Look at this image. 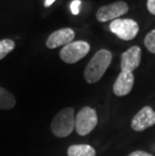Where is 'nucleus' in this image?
Instances as JSON below:
<instances>
[{
    "label": "nucleus",
    "instance_id": "obj_1",
    "mask_svg": "<svg viewBox=\"0 0 155 156\" xmlns=\"http://www.w3.org/2000/svg\"><path fill=\"white\" fill-rule=\"evenodd\" d=\"M112 62V52L107 49H100L94 55L85 69V80L89 84L100 81Z\"/></svg>",
    "mask_w": 155,
    "mask_h": 156
},
{
    "label": "nucleus",
    "instance_id": "obj_2",
    "mask_svg": "<svg viewBox=\"0 0 155 156\" xmlns=\"http://www.w3.org/2000/svg\"><path fill=\"white\" fill-rule=\"evenodd\" d=\"M75 109L68 107L61 110L55 116L51 124L52 134L57 137L64 138L70 135L75 128Z\"/></svg>",
    "mask_w": 155,
    "mask_h": 156
},
{
    "label": "nucleus",
    "instance_id": "obj_3",
    "mask_svg": "<svg viewBox=\"0 0 155 156\" xmlns=\"http://www.w3.org/2000/svg\"><path fill=\"white\" fill-rule=\"evenodd\" d=\"M98 124V116L93 108L84 107L79 111L76 116L75 129L77 133L81 136L88 135L94 130Z\"/></svg>",
    "mask_w": 155,
    "mask_h": 156
},
{
    "label": "nucleus",
    "instance_id": "obj_4",
    "mask_svg": "<svg viewBox=\"0 0 155 156\" xmlns=\"http://www.w3.org/2000/svg\"><path fill=\"white\" fill-rule=\"evenodd\" d=\"M90 48L91 46L87 41H72L62 48L60 56L67 64H76L89 54Z\"/></svg>",
    "mask_w": 155,
    "mask_h": 156
},
{
    "label": "nucleus",
    "instance_id": "obj_5",
    "mask_svg": "<svg viewBox=\"0 0 155 156\" xmlns=\"http://www.w3.org/2000/svg\"><path fill=\"white\" fill-rule=\"evenodd\" d=\"M110 29L122 41H132L139 31L138 23L130 18L115 19L110 23Z\"/></svg>",
    "mask_w": 155,
    "mask_h": 156
},
{
    "label": "nucleus",
    "instance_id": "obj_6",
    "mask_svg": "<svg viewBox=\"0 0 155 156\" xmlns=\"http://www.w3.org/2000/svg\"><path fill=\"white\" fill-rule=\"evenodd\" d=\"M129 10V6L124 1H117L112 4L101 6L96 13V18L100 22H106L109 20H115L126 14Z\"/></svg>",
    "mask_w": 155,
    "mask_h": 156
},
{
    "label": "nucleus",
    "instance_id": "obj_7",
    "mask_svg": "<svg viewBox=\"0 0 155 156\" xmlns=\"http://www.w3.org/2000/svg\"><path fill=\"white\" fill-rule=\"evenodd\" d=\"M155 125V112L151 107H143L131 121V128L136 132H142Z\"/></svg>",
    "mask_w": 155,
    "mask_h": 156
},
{
    "label": "nucleus",
    "instance_id": "obj_8",
    "mask_svg": "<svg viewBox=\"0 0 155 156\" xmlns=\"http://www.w3.org/2000/svg\"><path fill=\"white\" fill-rule=\"evenodd\" d=\"M141 48L138 45H133L121 55V72L133 73L141 62Z\"/></svg>",
    "mask_w": 155,
    "mask_h": 156
},
{
    "label": "nucleus",
    "instance_id": "obj_9",
    "mask_svg": "<svg viewBox=\"0 0 155 156\" xmlns=\"http://www.w3.org/2000/svg\"><path fill=\"white\" fill-rule=\"evenodd\" d=\"M75 38V31L72 28H62L52 32L47 39L45 44L48 48H57L58 46L67 45Z\"/></svg>",
    "mask_w": 155,
    "mask_h": 156
},
{
    "label": "nucleus",
    "instance_id": "obj_10",
    "mask_svg": "<svg viewBox=\"0 0 155 156\" xmlns=\"http://www.w3.org/2000/svg\"><path fill=\"white\" fill-rule=\"evenodd\" d=\"M134 75L133 73L121 72L118 76L113 86L114 94L118 97H123L128 95L132 91L134 86Z\"/></svg>",
    "mask_w": 155,
    "mask_h": 156
},
{
    "label": "nucleus",
    "instance_id": "obj_11",
    "mask_svg": "<svg viewBox=\"0 0 155 156\" xmlns=\"http://www.w3.org/2000/svg\"><path fill=\"white\" fill-rule=\"evenodd\" d=\"M68 156H96V151L90 145L77 144L69 147Z\"/></svg>",
    "mask_w": 155,
    "mask_h": 156
},
{
    "label": "nucleus",
    "instance_id": "obj_12",
    "mask_svg": "<svg viewBox=\"0 0 155 156\" xmlns=\"http://www.w3.org/2000/svg\"><path fill=\"white\" fill-rule=\"evenodd\" d=\"M16 105V100L10 92L4 88L0 87V109L2 110H10Z\"/></svg>",
    "mask_w": 155,
    "mask_h": 156
},
{
    "label": "nucleus",
    "instance_id": "obj_13",
    "mask_svg": "<svg viewBox=\"0 0 155 156\" xmlns=\"http://www.w3.org/2000/svg\"><path fill=\"white\" fill-rule=\"evenodd\" d=\"M15 48V42L12 39H2L0 41V61L4 58L9 52H11Z\"/></svg>",
    "mask_w": 155,
    "mask_h": 156
},
{
    "label": "nucleus",
    "instance_id": "obj_14",
    "mask_svg": "<svg viewBox=\"0 0 155 156\" xmlns=\"http://www.w3.org/2000/svg\"><path fill=\"white\" fill-rule=\"evenodd\" d=\"M144 44L150 52L155 54V29L146 34L144 39Z\"/></svg>",
    "mask_w": 155,
    "mask_h": 156
},
{
    "label": "nucleus",
    "instance_id": "obj_15",
    "mask_svg": "<svg viewBox=\"0 0 155 156\" xmlns=\"http://www.w3.org/2000/svg\"><path fill=\"white\" fill-rule=\"evenodd\" d=\"M80 6H81V0H74L71 3V11L72 14L78 15L80 12Z\"/></svg>",
    "mask_w": 155,
    "mask_h": 156
},
{
    "label": "nucleus",
    "instance_id": "obj_16",
    "mask_svg": "<svg viewBox=\"0 0 155 156\" xmlns=\"http://www.w3.org/2000/svg\"><path fill=\"white\" fill-rule=\"evenodd\" d=\"M147 9L151 14L155 15V0H147Z\"/></svg>",
    "mask_w": 155,
    "mask_h": 156
},
{
    "label": "nucleus",
    "instance_id": "obj_17",
    "mask_svg": "<svg viewBox=\"0 0 155 156\" xmlns=\"http://www.w3.org/2000/svg\"><path fill=\"white\" fill-rule=\"evenodd\" d=\"M128 156H153L151 155L150 153H147V152L142 151V150H137V151H134L130 153Z\"/></svg>",
    "mask_w": 155,
    "mask_h": 156
},
{
    "label": "nucleus",
    "instance_id": "obj_18",
    "mask_svg": "<svg viewBox=\"0 0 155 156\" xmlns=\"http://www.w3.org/2000/svg\"><path fill=\"white\" fill-rule=\"evenodd\" d=\"M55 1V0H44V6L45 7H48V6H51Z\"/></svg>",
    "mask_w": 155,
    "mask_h": 156
}]
</instances>
